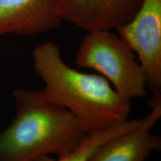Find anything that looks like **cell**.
Returning <instances> with one entry per match:
<instances>
[{
	"label": "cell",
	"instance_id": "obj_3",
	"mask_svg": "<svg viewBox=\"0 0 161 161\" xmlns=\"http://www.w3.org/2000/svg\"><path fill=\"white\" fill-rule=\"evenodd\" d=\"M75 63L103 76L130 102L148 95L146 75L135 54L111 30L86 32L78 48Z\"/></svg>",
	"mask_w": 161,
	"mask_h": 161
},
{
	"label": "cell",
	"instance_id": "obj_5",
	"mask_svg": "<svg viewBox=\"0 0 161 161\" xmlns=\"http://www.w3.org/2000/svg\"><path fill=\"white\" fill-rule=\"evenodd\" d=\"M151 111L134 129L102 144L89 161H146L152 152L161 149V137L153 129L161 119V95L149 100Z\"/></svg>",
	"mask_w": 161,
	"mask_h": 161
},
{
	"label": "cell",
	"instance_id": "obj_2",
	"mask_svg": "<svg viewBox=\"0 0 161 161\" xmlns=\"http://www.w3.org/2000/svg\"><path fill=\"white\" fill-rule=\"evenodd\" d=\"M12 93L15 116L0 131V161L61 159L88 134L72 113L48 99L42 89L17 88Z\"/></svg>",
	"mask_w": 161,
	"mask_h": 161
},
{
	"label": "cell",
	"instance_id": "obj_1",
	"mask_svg": "<svg viewBox=\"0 0 161 161\" xmlns=\"http://www.w3.org/2000/svg\"><path fill=\"white\" fill-rule=\"evenodd\" d=\"M32 58L48 99L72 113L88 134L128 119L131 102L99 74L78 71L66 64L58 44L43 42L35 48Z\"/></svg>",
	"mask_w": 161,
	"mask_h": 161
},
{
	"label": "cell",
	"instance_id": "obj_6",
	"mask_svg": "<svg viewBox=\"0 0 161 161\" xmlns=\"http://www.w3.org/2000/svg\"><path fill=\"white\" fill-rule=\"evenodd\" d=\"M142 0H60L63 20L86 32L116 29L128 23Z\"/></svg>",
	"mask_w": 161,
	"mask_h": 161
},
{
	"label": "cell",
	"instance_id": "obj_9",
	"mask_svg": "<svg viewBox=\"0 0 161 161\" xmlns=\"http://www.w3.org/2000/svg\"><path fill=\"white\" fill-rule=\"evenodd\" d=\"M29 161H58V160H55L51 156H43L39 157V158H35L33 160H31Z\"/></svg>",
	"mask_w": 161,
	"mask_h": 161
},
{
	"label": "cell",
	"instance_id": "obj_8",
	"mask_svg": "<svg viewBox=\"0 0 161 161\" xmlns=\"http://www.w3.org/2000/svg\"><path fill=\"white\" fill-rule=\"evenodd\" d=\"M142 121L140 119H129L119 123L108 129L89 133L77 146L67 155L58 161H89L94 153L104 142L121 134L128 132L137 127Z\"/></svg>",
	"mask_w": 161,
	"mask_h": 161
},
{
	"label": "cell",
	"instance_id": "obj_4",
	"mask_svg": "<svg viewBox=\"0 0 161 161\" xmlns=\"http://www.w3.org/2000/svg\"><path fill=\"white\" fill-rule=\"evenodd\" d=\"M116 31L135 54L152 96L161 95V0H142L134 17Z\"/></svg>",
	"mask_w": 161,
	"mask_h": 161
},
{
	"label": "cell",
	"instance_id": "obj_7",
	"mask_svg": "<svg viewBox=\"0 0 161 161\" xmlns=\"http://www.w3.org/2000/svg\"><path fill=\"white\" fill-rule=\"evenodd\" d=\"M63 20L60 0H0V36H34L55 29Z\"/></svg>",
	"mask_w": 161,
	"mask_h": 161
}]
</instances>
